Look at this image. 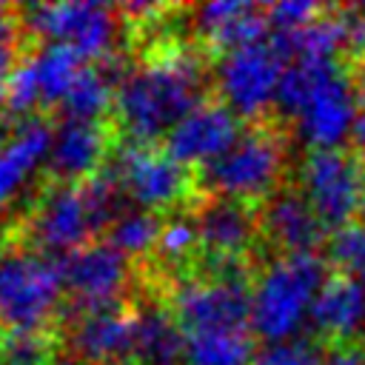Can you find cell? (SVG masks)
<instances>
[{"label": "cell", "mask_w": 365, "mask_h": 365, "mask_svg": "<svg viewBox=\"0 0 365 365\" xmlns=\"http://www.w3.org/2000/svg\"><path fill=\"white\" fill-rule=\"evenodd\" d=\"M211 83L202 46H185L180 37L151 43L143 48V63L114 91L111 123L120 143L154 145L185 114L211 100Z\"/></svg>", "instance_id": "cell-1"}, {"label": "cell", "mask_w": 365, "mask_h": 365, "mask_svg": "<svg viewBox=\"0 0 365 365\" xmlns=\"http://www.w3.org/2000/svg\"><path fill=\"white\" fill-rule=\"evenodd\" d=\"M359 100L351 77L331 63H291L277 91V108L294 120V134L311 151L339 148L356 125Z\"/></svg>", "instance_id": "cell-2"}, {"label": "cell", "mask_w": 365, "mask_h": 365, "mask_svg": "<svg viewBox=\"0 0 365 365\" xmlns=\"http://www.w3.org/2000/svg\"><path fill=\"white\" fill-rule=\"evenodd\" d=\"M328 282L325 259L317 254H279L251 288V331L265 342L299 336L311 322L314 302Z\"/></svg>", "instance_id": "cell-3"}, {"label": "cell", "mask_w": 365, "mask_h": 365, "mask_svg": "<svg viewBox=\"0 0 365 365\" xmlns=\"http://www.w3.org/2000/svg\"><path fill=\"white\" fill-rule=\"evenodd\" d=\"M285 174L282 137L265 125L242 131L240 140L217 160L194 168L197 197H234L245 202L268 200L279 191Z\"/></svg>", "instance_id": "cell-4"}, {"label": "cell", "mask_w": 365, "mask_h": 365, "mask_svg": "<svg viewBox=\"0 0 365 365\" xmlns=\"http://www.w3.org/2000/svg\"><path fill=\"white\" fill-rule=\"evenodd\" d=\"M60 257L26 248L0 254V331H46L54 328L63 305Z\"/></svg>", "instance_id": "cell-5"}, {"label": "cell", "mask_w": 365, "mask_h": 365, "mask_svg": "<svg viewBox=\"0 0 365 365\" xmlns=\"http://www.w3.org/2000/svg\"><path fill=\"white\" fill-rule=\"evenodd\" d=\"M108 163L117 171L125 197L143 205V211L171 217L197 200L194 171L160 145L120 143Z\"/></svg>", "instance_id": "cell-6"}, {"label": "cell", "mask_w": 365, "mask_h": 365, "mask_svg": "<svg viewBox=\"0 0 365 365\" xmlns=\"http://www.w3.org/2000/svg\"><path fill=\"white\" fill-rule=\"evenodd\" d=\"M299 191L325 228L342 231L354 225V217L362 211L365 168L342 148L308 151L299 165Z\"/></svg>", "instance_id": "cell-7"}, {"label": "cell", "mask_w": 365, "mask_h": 365, "mask_svg": "<svg viewBox=\"0 0 365 365\" xmlns=\"http://www.w3.org/2000/svg\"><path fill=\"white\" fill-rule=\"evenodd\" d=\"M282 63L279 51L259 40L222 54L214 68V86L237 117L257 120L277 106V91L285 74Z\"/></svg>", "instance_id": "cell-8"}, {"label": "cell", "mask_w": 365, "mask_h": 365, "mask_svg": "<svg viewBox=\"0 0 365 365\" xmlns=\"http://www.w3.org/2000/svg\"><path fill=\"white\" fill-rule=\"evenodd\" d=\"M60 268L68 299L60 305L57 314H83L125 302L123 294L128 291L131 277L128 259L106 240H91L77 251L60 257Z\"/></svg>", "instance_id": "cell-9"}, {"label": "cell", "mask_w": 365, "mask_h": 365, "mask_svg": "<svg viewBox=\"0 0 365 365\" xmlns=\"http://www.w3.org/2000/svg\"><path fill=\"white\" fill-rule=\"evenodd\" d=\"M54 328L66 336L71 356L83 365L131 362L134 354V305L117 302L83 314H57Z\"/></svg>", "instance_id": "cell-10"}, {"label": "cell", "mask_w": 365, "mask_h": 365, "mask_svg": "<svg viewBox=\"0 0 365 365\" xmlns=\"http://www.w3.org/2000/svg\"><path fill=\"white\" fill-rule=\"evenodd\" d=\"M120 137L108 120H57L46 180L51 182H80L97 174L117 151Z\"/></svg>", "instance_id": "cell-11"}, {"label": "cell", "mask_w": 365, "mask_h": 365, "mask_svg": "<svg viewBox=\"0 0 365 365\" xmlns=\"http://www.w3.org/2000/svg\"><path fill=\"white\" fill-rule=\"evenodd\" d=\"M188 214L194 220L202 257H245L259 234V211L245 200L197 197L188 205Z\"/></svg>", "instance_id": "cell-12"}, {"label": "cell", "mask_w": 365, "mask_h": 365, "mask_svg": "<svg viewBox=\"0 0 365 365\" xmlns=\"http://www.w3.org/2000/svg\"><path fill=\"white\" fill-rule=\"evenodd\" d=\"M240 117L220 100H208L185 114L168 134L165 151L185 165H205L240 140Z\"/></svg>", "instance_id": "cell-13"}, {"label": "cell", "mask_w": 365, "mask_h": 365, "mask_svg": "<svg viewBox=\"0 0 365 365\" xmlns=\"http://www.w3.org/2000/svg\"><path fill=\"white\" fill-rule=\"evenodd\" d=\"M322 220L297 188H279L259 208V237L279 254H314L322 242Z\"/></svg>", "instance_id": "cell-14"}, {"label": "cell", "mask_w": 365, "mask_h": 365, "mask_svg": "<svg viewBox=\"0 0 365 365\" xmlns=\"http://www.w3.org/2000/svg\"><path fill=\"white\" fill-rule=\"evenodd\" d=\"M134 305V354L131 365H182L185 331L163 294L143 285Z\"/></svg>", "instance_id": "cell-15"}, {"label": "cell", "mask_w": 365, "mask_h": 365, "mask_svg": "<svg viewBox=\"0 0 365 365\" xmlns=\"http://www.w3.org/2000/svg\"><path fill=\"white\" fill-rule=\"evenodd\" d=\"M191 26L202 43V51L222 57L234 48L259 43L268 29V17H265V6L220 0V3L200 6L194 11Z\"/></svg>", "instance_id": "cell-16"}, {"label": "cell", "mask_w": 365, "mask_h": 365, "mask_svg": "<svg viewBox=\"0 0 365 365\" xmlns=\"http://www.w3.org/2000/svg\"><path fill=\"white\" fill-rule=\"evenodd\" d=\"M311 325L334 342L354 345L365 334V282L351 274L328 277L314 302Z\"/></svg>", "instance_id": "cell-17"}, {"label": "cell", "mask_w": 365, "mask_h": 365, "mask_svg": "<svg viewBox=\"0 0 365 365\" xmlns=\"http://www.w3.org/2000/svg\"><path fill=\"white\" fill-rule=\"evenodd\" d=\"M351 43V14H319L297 31L271 37V46L288 63H331Z\"/></svg>", "instance_id": "cell-18"}, {"label": "cell", "mask_w": 365, "mask_h": 365, "mask_svg": "<svg viewBox=\"0 0 365 365\" xmlns=\"http://www.w3.org/2000/svg\"><path fill=\"white\" fill-rule=\"evenodd\" d=\"M117 77L103 63H88L74 77L66 97L57 103L51 117L60 120H108V108L114 106Z\"/></svg>", "instance_id": "cell-19"}, {"label": "cell", "mask_w": 365, "mask_h": 365, "mask_svg": "<svg viewBox=\"0 0 365 365\" xmlns=\"http://www.w3.org/2000/svg\"><path fill=\"white\" fill-rule=\"evenodd\" d=\"M80 54L68 43H48L40 46L34 54V71H37V86H40V111L51 114L57 103L66 97L71 88L74 77L80 74Z\"/></svg>", "instance_id": "cell-20"}, {"label": "cell", "mask_w": 365, "mask_h": 365, "mask_svg": "<svg viewBox=\"0 0 365 365\" xmlns=\"http://www.w3.org/2000/svg\"><path fill=\"white\" fill-rule=\"evenodd\" d=\"M251 331H202L185 334L182 365H251Z\"/></svg>", "instance_id": "cell-21"}, {"label": "cell", "mask_w": 365, "mask_h": 365, "mask_svg": "<svg viewBox=\"0 0 365 365\" xmlns=\"http://www.w3.org/2000/svg\"><path fill=\"white\" fill-rule=\"evenodd\" d=\"M163 225H165V217L163 214H154V211H125L106 234L103 240L117 248L125 259H137L143 254H154L157 248V240L163 234Z\"/></svg>", "instance_id": "cell-22"}, {"label": "cell", "mask_w": 365, "mask_h": 365, "mask_svg": "<svg viewBox=\"0 0 365 365\" xmlns=\"http://www.w3.org/2000/svg\"><path fill=\"white\" fill-rule=\"evenodd\" d=\"M325 354L319 342L308 334L279 339V342H265L262 348L254 351L251 365H322Z\"/></svg>", "instance_id": "cell-23"}, {"label": "cell", "mask_w": 365, "mask_h": 365, "mask_svg": "<svg viewBox=\"0 0 365 365\" xmlns=\"http://www.w3.org/2000/svg\"><path fill=\"white\" fill-rule=\"evenodd\" d=\"M331 259L342 268V274H351L365 282V222H354L342 231H334Z\"/></svg>", "instance_id": "cell-24"}, {"label": "cell", "mask_w": 365, "mask_h": 365, "mask_svg": "<svg viewBox=\"0 0 365 365\" xmlns=\"http://www.w3.org/2000/svg\"><path fill=\"white\" fill-rule=\"evenodd\" d=\"M322 14V9L317 3L308 0H282L274 6H265V17H268V29L274 34L282 31H297L302 26H308L311 20H317Z\"/></svg>", "instance_id": "cell-25"}, {"label": "cell", "mask_w": 365, "mask_h": 365, "mask_svg": "<svg viewBox=\"0 0 365 365\" xmlns=\"http://www.w3.org/2000/svg\"><path fill=\"white\" fill-rule=\"evenodd\" d=\"M26 37H29V34L23 31L17 6H0V48L20 46Z\"/></svg>", "instance_id": "cell-26"}, {"label": "cell", "mask_w": 365, "mask_h": 365, "mask_svg": "<svg viewBox=\"0 0 365 365\" xmlns=\"http://www.w3.org/2000/svg\"><path fill=\"white\" fill-rule=\"evenodd\" d=\"M322 365H365V348L362 345H339L331 354H325Z\"/></svg>", "instance_id": "cell-27"}, {"label": "cell", "mask_w": 365, "mask_h": 365, "mask_svg": "<svg viewBox=\"0 0 365 365\" xmlns=\"http://www.w3.org/2000/svg\"><path fill=\"white\" fill-rule=\"evenodd\" d=\"M351 43L354 46H365V14L359 17H351ZM359 94L365 100V66L359 71Z\"/></svg>", "instance_id": "cell-28"}, {"label": "cell", "mask_w": 365, "mask_h": 365, "mask_svg": "<svg viewBox=\"0 0 365 365\" xmlns=\"http://www.w3.org/2000/svg\"><path fill=\"white\" fill-rule=\"evenodd\" d=\"M351 140H354L356 151H359V154H365V100H362V106H359V114H356V125H354Z\"/></svg>", "instance_id": "cell-29"}, {"label": "cell", "mask_w": 365, "mask_h": 365, "mask_svg": "<svg viewBox=\"0 0 365 365\" xmlns=\"http://www.w3.org/2000/svg\"><path fill=\"white\" fill-rule=\"evenodd\" d=\"M51 365H83L80 359H74V356H60V359H54Z\"/></svg>", "instance_id": "cell-30"}, {"label": "cell", "mask_w": 365, "mask_h": 365, "mask_svg": "<svg viewBox=\"0 0 365 365\" xmlns=\"http://www.w3.org/2000/svg\"><path fill=\"white\" fill-rule=\"evenodd\" d=\"M3 251H6V234L0 231V254H3Z\"/></svg>", "instance_id": "cell-31"}, {"label": "cell", "mask_w": 365, "mask_h": 365, "mask_svg": "<svg viewBox=\"0 0 365 365\" xmlns=\"http://www.w3.org/2000/svg\"><path fill=\"white\" fill-rule=\"evenodd\" d=\"M362 211H365V191H362Z\"/></svg>", "instance_id": "cell-32"}, {"label": "cell", "mask_w": 365, "mask_h": 365, "mask_svg": "<svg viewBox=\"0 0 365 365\" xmlns=\"http://www.w3.org/2000/svg\"><path fill=\"white\" fill-rule=\"evenodd\" d=\"M114 365H131V362H114Z\"/></svg>", "instance_id": "cell-33"}]
</instances>
